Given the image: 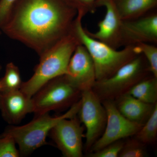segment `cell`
<instances>
[{"label": "cell", "mask_w": 157, "mask_h": 157, "mask_svg": "<svg viewBox=\"0 0 157 157\" xmlns=\"http://www.w3.org/2000/svg\"><path fill=\"white\" fill-rule=\"evenodd\" d=\"M157 135V103L148 119L144 123L137 134L135 138L143 144H150L154 142Z\"/></svg>", "instance_id": "ac0fdd59"}, {"label": "cell", "mask_w": 157, "mask_h": 157, "mask_svg": "<svg viewBox=\"0 0 157 157\" xmlns=\"http://www.w3.org/2000/svg\"><path fill=\"white\" fill-rule=\"evenodd\" d=\"M157 44V13L149 12L135 19L123 21L122 44L124 47L138 43Z\"/></svg>", "instance_id": "8fae6325"}, {"label": "cell", "mask_w": 157, "mask_h": 157, "mask_svg": "<svg viewBox=\"0 0 157 157\" xmlns=\"http://www.w3.org/2000/svg\"><path fill=\"white\" fill-rule=\"evenodd\" d=\"M2 32L1 31V30H0V36H1V35H2Z\"/></svg>", "instance_id": "484cf974"}, {"label": "cell", "mask_w": 157, "mask_h": 157, "mask_svg": "<svg viewBox=\"0 0 157 157\" xmlns=\"http://www.w3.org/2000/svg\"><path fill=\"white\" fill-rule=\"evenodd\" d=\"M78 13L85 16L89 13L94 14L100 7L101 0H65Z\"/></svg>", "instance_id": "7402d4cb"}, {"label": "cell", "mask_w": 157, "mask_h": 157, "mask_svg": "<svg viewBox=\"0 0 157 157\" xmlns=\"http://www.w3.org/2000/svg\"><path fill=\"white\" fill-rule=\"evenodd\" d=\"M65 78L81 92L92 89L96 81L95 70L85 47L79 44L71 56Z\"/></svg>", "instance_id": "30bf717a"}, {"label": "cell", "mask_w": 157, "mask_h": 157, "mask_svg": "<svg viewBox=\"0 0 157 157\" xmlns=\"http://www.w3.org/2000/svg\"><path fill=\"white\" fill-rule=\"evenodd\" d=\"M147 155L145 144L135 138L124 142L118 157H144Z\"/></svg>", "instance_id": "ffe728a7"}, {"label": "cell", "mask_w": 157, "mask_h": 157, "mask_svg": "<svg viewBox=\"0 0 157 157\" xmlns=\"http://www.w3.org/2000/svg\"><path fill=\"white\" fill-rule=\"evenodd\" d=\"M21 80L19 68L12 62L6 66L4 76L0 78V93H7L21 89Z\"/></svg>", "instance_id": "e0dca14e"}, {"label": "cell", "mask_w": 157, "mask_h": 157, "mask_svg": "<svg viewBox=\"0 0 157 157\" xmlns=\"http://www.w3.org/2000/svg\"><path fill=\"white\" fill-rule=\"evenodd\" d=\"M19 151L13 137L3 132L0 134V157H19Z\"/></svg>", "instance_id": "44dd1931"}, {"label": "cell", "mask_w": 157, "mask_h": 157, "mask_svg": "<svg viewBox=\"0 0 157 157\" xmlns=\"http://www.w3.org/2000/svg\"><path fill=\"white\" fill-rule=\"evenodd\" d=\"M124 142L122 140H118L109 144L97 151L90 152L89 157H117L121 150Z\"/></svg>", "instance_id": "603a6c76"}, {"label": "cell", "mask_w": 157, "mask_h": 157, "mask_svg": "<svg viewBox=\"0 0 157 157\" xmlns=\"http://www.w3.org/2000/svg\"><path fill=\"white\" fill-rule=\"evenodd\" d=\"M114 101L118 110L124 117L142 124L148 119L155 104H147L127 93Z\"/></svg>", "instance_id": "5bb4252c"}, {"label": "cell", "mask_w": 157, "mask_h": 157, "mask_svg": "<svg viewBox=\"0 0 157 157\" xmlns=\"http://www.w3.org/2000/svg\"><path fill=\"white\" fill-rule=\"evenodd\" d=\"M79 44L72 29L69 33L39 56L34 74L28 80L23 82L21 90L32 98L48 81L65 75L70 59Z\"/></svg>", "instance_id": "7a4b0ae2"}, {"label": "cell", "mask_w": 157, "mask_h": 157, "mask_svg": "<svg viewBox=\"0 0 157 157\" xmlns=\"http://www.w3.org/2000/svg\"><path fill=\"white\" fill-rule=\"evenodd\" d=\"M0 111L7 123L15 125L20 123L28 114L33 113L32 98L20 90L0 93Z\"/></svg>", "instance_id": "4fadbf2b"}, {"label": "cell", "mask_w": 157, "mask_h": 157, "mask_svg": "<svg viewBox=\"0 0 157 157\" xmlns=\"http://www.w3.org/2000/svg\"><path fill=\"white\" fill-rule=\"evenodd\" d=\"M83 17L81 13H78L73 23V30L79 43L85 47L92 59L96 81L109 78L140 54L135 45H128L118 50L92 38L82 26Z\"/></svg>", "instance_id": "3957f363"}, {"label": "cell", "mask_w": 157, "mask_h": 157, "mask_svg": "<svg viewBox=\"0 0 157 157\" xmlns=\"http://www.w3.org/2000/svg\"><path fill=\"white\" fill-rule=\"evenodd\" d=\"M81 92L70 84L64 75L45 83L32 98L35 116L61 110L79 101Z\"/></svg>", "instance_id": "8992f818"}, {"label": "cell", "mask_w": 157, "mask_h": 157, "mask_svg": "<svg viewBox=\"0 0 157 157\" xmlns=\"http://www.w3.org/2000/svg\"><path fill=\"white\" fill-rule=\"evenodd\" d=\"M77 115L61 120L48 134L65 157L83 156L84 128Z\"/></svg>", "instance_id": "9c48e42d"}, {"label": "cell", "mask_w": 157, "mask_h": 157, "mask_svg": "<svg viewBox=\"0 0 157 157\" xmlns=\"http://www.w3.org/2000/svg\"><path fill=\"white\" fill-rule=\"evenodd\" d=\"M139 54H142L148 63L151 75L157 78V47L155 44L140 43L135 45Z\"/></svg>", "instance_id": "d6986e66"}, {"label": "cell", "mask_w": 157, "mask_h": 157, "mask_svg": "<svg viewBox=\"0 0 157 157\" xmlns=\"http://www.w3.org/2000/svg\"><path fill=\"white\" fill-rule=\"evenodd\" d=\"M80 106V99L63 115L52 117L49 113H46L35 116L29 123L19 126L10 125L4 132L13 137L18 145L21 156L29 155L37 149L47 145L46 137L52 128L61 120L77 115Z\"/></svg>", "instance_id": "277c9868"}, {"label": "cell", "mask_w": 157, "mask_h": 157, "mask_svg": "<svg viewBox=\"0 0 157 157\" xmlns=\"http://www.w3.org/2000/svg\"><path fill=\"white\" fill-rule=\"evenodd\" d=\"M123 21L135 19L156 7L157 0H113Z\"/></svg>", "instance_id": "9a60e30c"}, {"label": "cell", "mask_w": 157, "mask_h": 157, "mask_svg": "<svg viewBox=\"0 0 157 157\" xmlns=\"http://www.w3.org/2000/svg\"><path fill=\"white\" fill-rule=\"evenodd\" d=\"M77 14L65 0H17L1 30L40 56L70 33Z\"/></svg>", "instance_id": "6da1fadb"}, {"label": "cell", "mask_w": 157, "mask_h": 157, "mask_svg": "<svg viewBox=\"0 0 157 157\" xmlns=\"http://www.w3.org/2000/svg\"><path fill=\"white\" fill-rule=\"evenodd\" d=\"M101 7H105L106 13L104 18L98 22V30L91 33L86 29V33L92 38L118 49L122 46V26L123 21L113 0H101Z\"/></svg>", "instance_id": "7c38bea8"}, {"label": "cell", "mask_w": 157, "mask_h": 157, "mask_svg": "<svg viewBox=\"0 0 157 157\" xmlns=\"http://www.w3.org/2000/svg\"><path fill=\"white\" fill-rule=\"evenodd\" d=\"M151 75L148 63L140 54L109 78L96 81L92 90L102 102L114 101L140 80Z\"/></svg>", "instance_id": "5b68a950"}, {"label": "cell", "mask_w": 157, "mask_h": 157, "mask_svg": "<svg viewBox=\"0 0 157 157\" xmlns=\"http://www.w3.org/2000/svg\"><path fill=\"white\" fill-rule=\"evenodd\" d=\"M2 65H1V63H0V72H1V70H2Z\"/></svg>", "instance_id": "d4e9b609"}, {"label": "cell", "mask_w": 157, "mask_h": 157, "mask_svg": "<svg viewBox=\"0 0 157 157\" xmlns=\"http://www.w3.org/2000/svg\"><path fill=\"white\" fill-rule=\"evenodd\" d=\"M78 118L86 128L85 148L90 151L104 132L107 116L102 102L92 89L82 92Z\"/></svg>", "instance_id": "52a82bcc"}, {"label": "cell", "mask_w": 157, "mask_h": 157, "mask_svg": "<svg viewBox=\"0 0 157 157\" xmlns=\"http://www.w3.org/2000/svg\"><path fill=\"white\" fill-rule=\"evenodd\" d=\"M17 0H0V30L9 17Z\"/></svg>", "instance_id": "cb8c5ba5"}, {"label": "cell", "mask_w": 157, "mask_h": 157, "mask_svg": "<svg viewBox=\"0 0 157 157\" xmlns=\"http://www.w3.org/2000/svg\"><path fill=\"white\" fill-rule=\"evenodd\" d=\"M127 93L142 102L154 105L157 103V78L148 76L133 86Z\"/></svg>", "instance_id": "2e32d148"}, {"label": "cell", "mask_w": 157, "mask_h": 157, "mask_svg": "<svg viewBox=\"0 0 157 157\" xmlns=\"http://www.w3.org/2000/svg\"><path fill=\"white\" fill-rule=\"evenodd\" d=\"M107 113L106 126L103 134L91 147L90 152L97 151L118 140L134 136L143 125L127 119L118 111L115 102H102Z\"/></svg>", "instance_id": "ba28073f"}]
</instances>
